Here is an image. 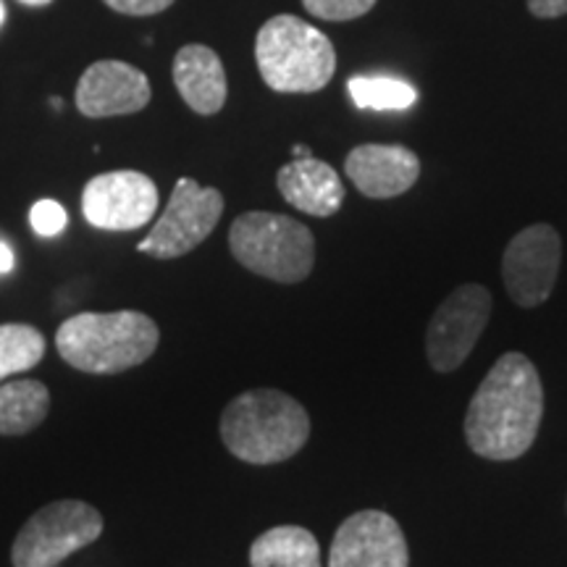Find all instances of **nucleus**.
Returning a JSON list of instances; mask_svg holds the SVG:
<instances>
[{
    "mask_svg": "<svg viewBox=\"0 0 567 567\" xmlns=\"http://www.w3.org/2000/svg\"><path fill=\"white\" fill-rule=\"evenodd\" d=\"M542 417L544 386L536 365L523 352H505L467 405V446L494 463L517 460L534 446Z\"/></svg>",
    "mask_w": 567,
    "mask_h": 567,
    "instance_id": "1",
    "label": "nucleus"
},
{
    "mask_svg": "<svg viewBox=\"0 0 567 567\" xmlns=\"http://www.w3.org/2000/svg\"><path fill=\"white\" fill-rule=\"evenodd\" d=\"M308 410L279 389H250L221 413L224 446L250 465L284 463L308 444Z\"/></svg>",
    "mask_w": 567,
    "mask_h": 567,
    "instance_id": "2",
    "label": "nucleus"
},
{
    "mask_svg": "<svg viewBox=\"0 0 567 567\" xmlns=\"http://www.w3.org/2000/svg\"><path fill=\"white\" fill-rule=\"evenodd\" d=\"M161 331L140 310L71 316L55 331V350L63 363L82 373L113 375L132 371L153 358Z\"/></svg>",
    "mask_w": 567,
    "mask_h": 567,
    "instance_id": "3",
    "label": "nucleus"
},
{
    "mask_svg": "<svg viewBox=\"0 0 567 567\" xmlns=\"http://www.w3.org/2000/svg\"><path fill=\"white\" fill-rule=\"evenodd\" d=\"M255 61L268 87L287 95L323 90L337 71L331 40L292 13H279L260 27L255 38Z\"/></svg>",
    "mask_w": 567,
    "mask_h": 567,
    "instance_id": "4",
    "label": "nucleus"
},
{
    "mask_svg": "<svg viewBox=\"0 0 567 567\" xmlns=\"http://www.w3.org/2000/svg\"><path fill=\"white\" fill-rule=\"evenodd\" d=\"M229 250L239 266L279 284H300L316 266V239L308 226L281 213L250 210L229 229Z\"/></svg>",
    "mask_w": 567,
    "mask_h": 567,
    "instance_id": "5",
    "label": "nucleus"
},
{
    "mask_svg": "<svg viewBox=\"0 0 567 567\" xmlns=\"http://www.w3.org/2000/svg\"><path fill=\"white\" fill-rule=\"evenodd\" d=\"M103 515L87 502L59 499L40 507L19 528L11 547L13 567H59L103 536Z\"/></svg>",
    "mask_w": 567,
    "mask_h": 567,
    "instance_id": "6",
    "label": "nucleus"
},
{
    "mask_svg": "<svg viewBox=\"0 0 567 567\" xmlns=\"http://www.w3.org/2000/svg\"><path fill=\"white\" fill-rule=\"evenodd\" d=\"M221 216L224 195L216 187H200L189 176H182L168 197L166 210L137 245V250L158 260L182 258L210 237Z\"/></svg>",
    "mask_w": 567,
    "mask_h": 567,
    "instance_id": "7",
    "label": "nucleus"
},
{
    "mask_svg": "<svg viewBox=\"0 0 567 567\" xmlns=\"http://www.w3.org/2000/svg\"><path fill=\"white\" fill-rule=\"evenodd\" d=\"M492 316V295L481 284H463L446 295L425 329V354L436 373H452L486 331Z\"/></svg>",
    "mask_w": 567,
    "mask_h": 567,
    "instance_id": "8",
    "label": "nucleus"
},
{
    "mask_svg": "<svg viewBox=\"0 0 567 567\" xmlns=\"http://www.w3.org/2000/svg\"><path fill=\"white\" fill-rule=\"evenodd\" d=\"M559 264H563V239L555 226L534 224L517 231L505 247L502 279L509 300L520 308H538L551 297Z\"/></svg>",
    "mask_w": 567,
    "mask_h": 567,
    "instance_id": "9",
    "label": "nucleus"
},
{
    "mask_svg": "<svg viewBox=\"0 0 567 567\" xmlns=\"http://www.w3.org/2000/svg\"><path fill=\"white\" fill-rule=\"evenodd\" d=\"M158 210V187L142 172L97 174L84 184L82 213L103 231H134Z\"/></svg>",
    "mask_w": 567,
    "mask_h": 567,
    "instance_id": "10",
    "label": "nucleus"
},
{
    "mask_svg": "<svg viewBox=\"0 0 567 567\" xmlns=\"http://www.w3.org/2000/svg\"><path fill=\"white\" fill-rule=\"evenodd\" d=\"M329 567H410L405 530L384 509H360L337 528Z\"/></svg>",
    "mask_w": 567,
    "mask_h": 567,
    "instance_id": "11",
    "label": "nucleus"
},
{
    "mask_svg": "<svg viewBox=\"0 0 567 567\" xmlns=\"http://www.w3.org/2000/svg\"><path fill=\"white\" fill-rule=\"evenodd\" d=\"M151 97V80L124 61H95L76 84V109L87 118L132 116Z\"/></svg>",
    "mask_w": 567,
    "mask_h": 567,
    "instance_id": "12",
    "label": "nucleus"
},
{
    "mask_svg": "<svg viewBox=\"0 0 567 567\" xmlns=\"http://www.w3.org/2000/svg\"><path fill=\"white\" fill-rule=\"evenodd\" d=\"M344 174L360 195L392 200L405 195L421 176V158L405 145H358L344 161Z\"/></svg>",
    "mask_w": 567,
    "mask_h": 567,
    "instance_id": "13",
    "label": "nucleus"
},
{
    "mask_svg": "<svg viewBox=\"0 0 567 567\" xmlns=\"http://www.w3.org/2000/svg\"><path fill=\"white\" fill-rule=\"evenodd\" d=\"M276 187L292 208L316 218H329L342 208L344 187L334 166L313 155H300L284 163L276 174Z\"/></svg>",
    "mask_w": 567,
    "mask_h": 567,
    "instance_id": "14",
    "label": "nucleus"
},
{
    "mask_svg": "<svg viewBox=\"0 0 567 567\" xmlns=\"http://www.w3.org/2000/svg\"><path fill=\"white\" fill-rule=\"evenodd\" d=\"M174 84L182 101L200 116H216L229 95L224 63L208 45H184L176 53Z\"/></svg>",
    "mask_w": 567,
    "mask_h": 567,
    "instance_id": "15",
    "label": "nucleus"
},
{
    "mask_svg": "<svg viewBox=\"0 0 567 567\" xmlns=\"http://www.w3.org/2000/svg\"><path fill=\"white\" fill-rule=\"evenodd\" d=\"M250 567H321V547L302 526H276L250 547Z\"/></svg>",
    "mask_w": 567,
    "mask_h": 567,
    "instance_id": "16",
    "label": "nucleus"
},
{
    "mask_svg": "<svg viewBox=\"0 0 567 567\" xmlns=\"http://www.w3.org/2000/svg\"><path fill=\"white\" fill-rule=\"evenodd\" d=\"M51 413V392L42 381L13 379L0 384V436L32 434Z\"/></svg>",
    "mask_w": 567,
    "mask_h": 567,
    "instance_id": "17",
    "label": "nucleus"
},
{
    "mask_svg": "<svg viewBox=\"0 0 567 567\" xmlns=\"http://www.w3.org/2000/svg\"><path fill=\"white\" fill-rule=\"evenodd\" d=\"M45 358V337L30 323H0V384Z\"/></svg>",
    "mask_w": 567,
    "mask_h": 567,
    "instance_id": "18",
    "label": "nucleus"
},
{
    "mask_svg": "<svg viewBox=\"0 0 567 567\" xmlns=\"http://www.w3.org/2000/svg\"><path fill=\"white\" fill-rule=\"evenodd\" d=\"M352 103L365 111H408L417 101V90L394 76H352L347 82Z\"/></svg>",
    "mask_w": 567,
    "mask_h": 567,
    "instance_id": "19",
    "label": "nucleus"
},
{
    "mask_svg": "<svg viewBox=\"0 0 567 567\" xmlns=\"http://www.w3.org/2000/svg\"><path fill=\"white\" fill-rule=\"evenodd\" d=\"M305 11L321 21H352L365 17L375 0H302Z\"/></svg>",
    "mask_w": 567,
    "mask_h": 567,
    "instance_id": "20",
    "label": "nucleus"
},
{
    "mask_svg": "<svg viewBox=\"0 0 567 567\" xmlns=\"http://www.w3.org/2000/svg\"><path fill=\"white\" fill-rule=\"evenodd\" d=\"M30 224H32L34 234H40V237H55V234H61L63 229H66L69 216H66V210H63L61 203L40 200L32 205Z\"/></svg>",
    "mask_w": 567,
    "mask_h": 567,
    "instance_id": "21",
    "label": "nucleus"
},
{
    "mask_svg": "<svg viewBox=\"0 0 567 567\" xmlns=\"http://www.w3.org/2000/svg\"><path fill=\"white\" fill-rule=\"evenodd\" d=\"M103 3L124 17H155V13L172 9L174 0H103Z\"/></svg>",
    "mask_w": 567,
    "mask_h": 567,
    "instance_id": "22",
    "label": "nucleus"
},
{
    "mask_svg": "<svg viewBox=\"0 0 567 567\" xmlns=\"http://www.w3.org/2000/svg\"><path fill=\"white\" fill-rule=\"evenodd\" d=\"M528 11L536 19H557L567 13V0H528Z\"/></svg>",
    "mask_w": 567,
    "mask_h": 567,
    "instance_id": "23",
    "label": "nucleus"
},
{
    "mask_svg": "<svg viewBox=\"0 0 567 567\" xmlns=\"http://www.w3.org/2000/svg\"><path fill=\"white\" fill-rule=\"evenodd\" d=\"M13 264H17V258H13L11 247L6 245V243H0V276L11 274L13 271Z\"/></svg>",
    "mask_w": 567,
    "mask_h": 567,
    "instance_id": "24",
    "label": "nucleus"
},
{
    "mask_svg": "<svg viewBox=\"0 0 567 567\" xmlns=\"http://www.w3.org/2000/svg\"><path fill=\"white\" fill-rule=\"evenodd\" d=\"M292 153H295V158H300V155H313V153H310L308 145H295Z\"/></svg>",
    "mask_w": 567,
    "mask_h": 567,
    "instance_id": "25",
    "label": "nucleus"
},
{
    "mask_svg": "<svg viewBox=\"0 0 567 567\" xmlns=\"http://www.w3.org/2000/svg\"><path fill=\"white\" fill-rule=\"evenodd\" d=\"M21 3H27V6H45V3H51V0H21Z\"/></svg>",
    "mask_w": 567,
    "mask_h": 567,
    "instance_id": "26",
    "label": "nucleus"
},
{
    "mask_svg": "<svg viewBox=\"0 0 567 567\" xmlns=\"http://www.w3.org/2000/svg\"><path fill=\"white\" fill-rule=\"evenodd\" d=\"M3 19H6V6H3V0H0V24H3Z\"/></svg>",
    "mask_w": 567,
    "mask_h": 567,
    "instance_id": "27",
    "label": "nucleus"
},
{
    "mask_svg": "<svg viewBox=\"0 0 567 567\" xmlns=\"http://www.w3.org/2000/svg\"><path fill=\"white\" fill-rule=\"evenodd\" d=\"M59 567H61V565H59Z\"/></svg>",
    "mask_w": 567,
    "mask_h": 567,
    "instance_id": "28",
    "label": "nucleus"
}]
</instances>
